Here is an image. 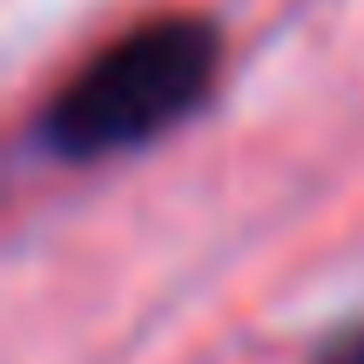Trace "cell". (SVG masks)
<instances>
[{"instance_id":"cell-2","label":"cell","mask_w":364,"mask_h":364,"mask_svg":"<svg viewBox=\"0 0 364 364\" xmlns=\"http://www.w3.org/2000/svg\"><path fill=\"white\" fill-rule=\"evenodd\" d=\"M317 364H364V324L351 331V338H338V344H331V351L317 358Z\"/></svg>"},{"instance_id":"cell-1","label":"cell","mask_w":364,"mask_h":364,"mask_svg":"<svg viewBox=\"0 0 364 364\" xmlns=\"http://www.w3.org/2000/svg\"><path fill=\"white\" fill-rule=\"evenodd\" d=\"M209 81H216V27L196 14L142 21L54 95L41 135L68 162L122 156V149H142L162 129H176L189 108H203Z\"/></svg>"}]
</instances>
